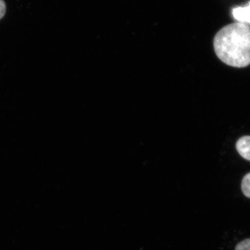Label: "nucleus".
Masks as SVG:
<instances>
[{
    "instance_id": "nucleus-1",
    "label": "nucleus",
    "mask_w": 250,
    "mask_h": 250,
    "mask_svg": "<svg viewBox=\"0 0 250 250\" xmlns=\"http://www.w3.org/2000/svg\"><path fill=\"white\" fill-rule=\"evenodd\" d=\"M217 57L235 67L250 65V27L241 22L228 24L217 33L213 40Z\"/></svg>"
},
{
    "instance_id": "nucleus-2",
    "label": "nucleus",
    "mask_w": 250,
    "mask_h": 250,
    "mask_svg": "<svg viewBox=\"0 0 250 250\" xmlns=\"http://www.w3.org/2000/svg\"><path fill=\"white\" fill-rule=\"evenodd\" d=\"M233 18L238 22L250 24V2L244 7H236L233 9Z\"/></svg>"
},
{
    "instance_id": "nucleus-3",
    "label": "nucleus",
    "mask_w": 250,
    "mask_h": 250,
    "mask_svg": "<svg viewBox=\"0 0 250 250\" xmlns=\"http://www.w3.org/2000/svg\"><path fill=\"white\" fill-rule=\"evenodd\" d=\"M236 147L240 155L250 161V136L241 138L237 141Z\"/></svg>"
},
{
    "instance_id": "nucleus-4",
    "label": "nucleus",
    "mask_w": 250,
    "mask_h": 250,
    "mask_svg": "<svg viewBox=\"0 0 250 250\" xmlns=\"http://www.w3.org/2000/svg\"><path fill=\"white\" fill-rule=\"evenodd\" d=\"M241 189L245 196L250 198V172L243 177L241 183Z\"/></svg>"
},
{
    "instance_id": "nucleus-5",
    "label": "nucleus",
    "mask_w": 250,
    "mask_h": 250,
    "mask_svg": "<svg viewBox=\"0 0 250 250\" xmlns=\"http://www.w3.org/2000/svg\"><path fill=\"white\" fill-rule=\"evenodd\" d=\"M235 250H250V238L240 242L237 245Z\"/></svg>"
},
{
    "instance_id": "nucleus-6",
    "label": "nucleus",
    "mask_w": 250,
    "mask_h": 250,
    "mask_svg": "<svg viewBox=\"0 0 250 250\" xmlns=\"http://www.w3.org/2000/svg\"><path fill=\"white\" fill-rule=\"evenodd\" d=\"M6 12V5L4 0H0V20L4 17Z\"/></svg>"
}]
</instances>
